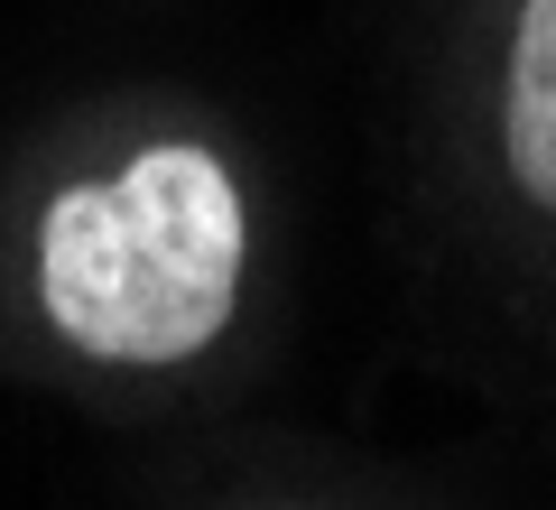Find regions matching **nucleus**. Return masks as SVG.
<instances>
[{
	"mask_svg": "<svg viewBox=\"0 0 556 510\" xmlns=\"http://www.w3.org/2000/svg\"><path fill=\"white\" fill-rule=\"evenodd\" d=\"M47 325L93 362H186L241 297V196L214 149L159 139L112 186H65L38 223Z\"/></svg>",
	"mask_w": 556,
	"mask_h": 510,
	"instance_id": "1",
	"label": "nucleus"
},
{
	"mask_svg": "<svg viewBox=\"0 0 556 510\" xmlns=\"http://www.w3.org/2000/svg\"><path fill=\"white\" fill-rule=\"evenodd\" d=\"M501 149H510V177L556 214V0L519 10L510 94H501Z\"/></svg>",
	"mask_w": 556,
	"mask_h": 510,
	"instance_id": "2",
	"label": "nucleus"
}]
</instances>
